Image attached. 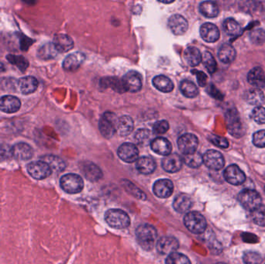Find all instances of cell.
I'll return each instance as SVG.
<instances>
[{
	"label": "cell",
	"mask_w": 265,
	"mask_h": 264,
	"mask_svg": "<svg viewBox=\"0 0 265 264\" xmlns=\"http://www.w3.org/2000/svg\"><path fill=\"white\" fill-rule=\"evenodd\" d=\"M138 244L144 250L150 251L158 242L156 228L148 224L141 225L136 230Z\"/></svg>",
	"instance_id": "1"
},
{
	"label": "cell",
	"mask_w": 265,
	"mask_h": 264,
	"mask_svg": "<svg viewBox=\"0 0 265 264\" xmlns=\"http://www.w3.org/2000/svg\"><path fill=\"white\" fill-rule=\"evenodd\" d=\"M105 220L109 226L117 229H122L127 228L130 224L129 215L121 209L108 210L105 212Z\"/></svg>",
	"instance_id": "2"
},
{
	"label": "cell",
	"mask_w": 265,
	"mask_h": 264,
	"mask_svg": "<svg viewBox=\"0 0 265 264\" xmlns=\"http://www.w3.org/2000/svg\"><path fill=\"white\" fill-rule=\"evenodd\" d=\"M184 224L194 234H201L205 232L207 227L205 217L197 211H190L184 215Z\"/></svg>",
	"instance_id": "3"
},
{
	"label": "cell",
	"mask_w": 265,
	"mask_h": 264,
	"mask_svg": "<svg viewBox=\"0 0 265 264\" xmlns=\"http://www.w3.org/2000/svg\"><path fill=\"white\" fill-rule=\"evenodd\" d=\"M61 188L68 194H78L82 191L84 182L80 176L76 174H68L60 180Z\"/></svg>",
	"instance_id": "4"
},
{
	"label": "cell",
	"mask_w": 265,
	"mask_h": 264,
	"mask_svg": "<svg viewBox=\"0 0 265 264\" xmlns=\"http://www.w3.org/2000/svg\"><path fill=\"white\" fill-rule=\"evenodd\" d=\"M118 120L117 115L111 112H106L102 115L100 120L99 127L100 132L104 137L109 139L117 132Z\"/></svg>",
	"instance_id": "5"
},
{
	"label": "cell",
	"mask_w": 265,
	"mask_h": 264,
	"mask_svg": "<svg viewBox=\"0 0 265 264\" xmlns=\"http://www.w3.org/2000/svg\"><path fill=\"white\" fill-rule=\"evenodd\" d=\"M240 203L247 211H252L262 205V197L255 190L245 189L238 196Z\"/></svg>",
	"instance_id": "6"
},
{
	"label": "cell",
	"mask_w": 265,
	"mask_h": 264,
	"mask_svg": "<svg viewBox=\"0 0 265 264\" xmlns=\"http://www.w3.org/2000/svg\"><path fill=\"white\" fill-rule=\"evenodd\" d=\"M26 170L28 174L36 180L45 179L52 173L51 167L43 161L30 163L26 167Z\"/></svg>",
	"instance_id": "7"
},
{
	"label": "cell",
	"mask_w": 265,
	"mask_h": 264,
	"mask_svg": "<svg viewBox=\"0 0 265 264\" xmlns=\"http://www.w3.org/2000/svg\"><path fill=\"white\" fill-rule=\"evenodd\" d=\"M203 162L207 168L214 170H221L225 164L222 153L214 150L205 152V154L203 155Z\"/></svg>",
	"instance_id": "8"
},
{
	"label": "cell",
	"mask_w": 265,
	"mask_h": 264,
	"mask_svg": "<svg viewBox=\"0 0 265 264\" xmlns=\"http://www.w3.org/2000/svg\"><path fill=\"white\" fill-rule=\"evenodd\" d=\"M199 140L194 134H184L178 140V147L184 155L191 154L196 152Z\"/></svg>",
	"instance_id": "9"
},
{
	"label": "cell",
	"mask_w": 265,
	"mask_h": 264,
	"mask_svg": "<svg viewBox=\"0 0 265 264\" xmlns=\"http://www.w3.org/2000/svg\"><path fill=\"white\" fill-rule=\"evenodd\" d=\"M228 122V130L229 133L234 137H241L245 134V129L243 128L239 115L236 110H229L226 115Z\"/></svg>",
	"instance_id": "10"
},
{
	"label": "cell",
	"mask_w": 265,
	"mask_h": 264,
	"mask_svg": "<svg viewBox=\"0 0 265 264\" xmlns=\"http://www.w3.org/2000/svg\"><path fill=\"white\" fill-rule=\"evenodd\" d=\"M122 85L125 92L138 93L142 88V80L140 74L134 71L126 73L122 79Z\"/></svg>",
	"instance_id": "11"
},
{
	"label": "cell",
	"mask_w": 265,
	"mask_h": 264,
	"mask_svg": "<svg viewBox=\"0 0 265 264\" xmlns=\"http://www.w3.org/2000/svg\"><path fill=\"white\" fill-rule=\"evenodd\" d=\"M157 250L162 255H170L179 249V243L172 236H164L157 242Z\"/></svg>",
	"instance_id": "12"
},
{
	"label": "cell",
	"mask_w": 265,
	"mask_h": 264,
	"mask_svg": "<svg viewBox=\"0 0 265 264\" xmlns=\"http://www.w3.org/2000/svg\"><path fill=\"white\" fill-rule=\"evenodd\" d=\"M224 177L228 183L233 185H241L246 181L245 173L235 164H232L226 168L224 171Z\"/></svg>",
	"instance_id": "13"
},
{
	"label": "cell",
	"mask_w": 265,
	"mask_h": 264,
	"mask_svg": "<svg viewBox=\"0 0 265 264\" xmlns=\"http://www.w3.org/2000/svg\"><path fill=\"white\" fill-rule=\"evenodd\" d=\"M118 156L124 162H135L138 160L139 151L134 144L126 143L119 147Z\"/></svg>",
	"instance_id": "14"
},
{
	"label": "cell",
	"mask_w": 265,
	"mask_h": 264,
	"mask_svg": "<svg viewBox=\"0 0 265 264\" xmlns=\"http://www.w3.org/2000/svg\"><path fill=\"white\" fill-rule=\"evenodd\" d=\"M12 157L19 161H28L32 158L34 151L26 143H18L11 147Z\"/></svg>",
	"instance_id": "15"
},
{
	"label": "cell",
	"mask_w": 265,
	"mask_h": 264,
	"mask_svg": "<svg viewBox=\"0 0 265 264\" xmlns=\"http://www.w3.org/2000/svg\"><path fill=\"white\" fill-rule=\"evenodd\" d=\"M174 191L172 181L168 179H160L154 183L153 191L158 198H166L171 196Z\"/></svg>",
	"instance_id": "16"
},
{
	"label": "cell",
	"mask_w": 265,
	"mask_h": 264,
	"mask_svg": "<svg viewBox=\"0 0 265 264\" xmlns=\"http://www.w3.org/2000/svg\"><path fill=\"white\" fill-rule=\"evenodd\" d=\"M168 26L175 35H183L188 30V23L183 16L175 14L170 17Z\"/></svg>",
	"instance_id": "17"
},
{
	"label": "cell",
	"mask_w": 265,
	"mask_h": 264,
	"mask_svg": "<svg viewBox=\"0 0 265 264\" xmlns=\"http://www.w3.org/2000/svg\"><path fill=\"white\" fill-rule=\"evenodd\" d=\"M183 160L177 153L167 155L162 160V168L165 171L175 173L179 171L183 167Z\"/></svg>",
	"instance_id": "18"
},
{
	"label": "cell",
	"mask_w": 265,
	"mask_h": 264,
	"mask_svg": "<svg viewBox=\"0 0 265 264\" xmlns=\"http://www.w3.org/2000/svg\"><path fill=\"white\" fill-rule=\"evenodd\" d=\"M85 60V55L81 52L71 54L63 61V68L68 72H74L81 66Z\"/></svg>",
	"instance_id": "19"
},
{
	"label": "cell",
	"mask_w": 265,
	"mask_h": 264,
	"mask_svg": "<svg viewBox=\"0 0 265 264\" xmlns=\"http://www.w3.org/2000/svg\"><path fill=\"white\" fill-rule=\"evenodd\" d=\"M19 98L13 95H5L0 98V110L6 113H14L20 108Z\"/></svg>",
	"instance_id": "20"
},
{
	"label": "cell",
	"mask_w": 265,
	"mask_h": 264,
	"mask_svg": "<svg viewBox=\"0 0 265 264\" xmlns=\"http://www.w3.org/2000/svg\"><path fill=\"white\" fill-rule=\"evenodd\" d=\"M81 170L87 179L92 182L98 181L102 177V172L100 168L92 162H83L81 164Z\"/></svg>",
	"instance_id": "21"
},
{
	"label": "cell",
	"mask_w": 265,
	"mask_h": 264,
	"mask_svg": "<svg viewBox=\"0 0 265 264\" xmlns=\"http://www.w3.org/2000/svg\"><path fill=\"white\" fill-rule=\"evenodd\" d=\"M200 34L202 38L208 43H214L220 38V33L218 27L213 23H206L200 28Z\"/></svg>",
	"instance_id": "22"
},
{
	"label": "cell",
	"mask_w": 265,
	"mask_h": 264,
	"mask_svg": "<svg viewBox=\"0 0 265 264\" xmlns=\"http://www.w3.org/2000/svg\"><path fill=\"white\" fill-rule=\"evenodd\" d=\"M247 81L250 85L257 89L265 88V75L263 69L259 67L253 68L247 75Z\"/></svg>",
	"instance_id": "23"
},
{
	"label": "cell",
	"mask_w": 265,
	"mask_h": 264,
	"mask_svg": "<svg viewBox=\"0 0 265 264\" xmlns=\"http://www.w3.org/2000/svg\"><path fill=\"white\" fill-rule=\"evenodd\" d=\"M53 44L55 45L57 51L61 53L68 52L74 47L73 40L66 34H57L54 38Z\"/></svg>",
	"instance_id": "24"
},
{
	"label": "cell",
	"mask_w": 265,
	"mask_h": 264,
	"mask_svg": "<svg viewBox=\"0 0 265 264\" xmlns=\"http://www.w3.org/2000/svg\"><path fill=\"white\" fill-rule=\"evenodd\" d=\"M151 147L155 153L162 156L171 154V144L166 138L158 137L151 142Z\"/></svg>",
	"instance_id": "25"
},
{
	"label": "cell",
	"mask_w": 265,
	"mask_h": 264,
	"mask_svg": "<svg viewBox=\"0 0 265 264\" xmlns=\"http://www.w3.org/2000/svg\"><path fill=\"white\" fill-rule=\"evenodd\" d=\"M18 85L21 93L24 94H29L34 93L37 90L38 81L37 78L33 76H26L19 80Z\"/></svg>",
	"instance_id": "26"
},
{
	"label": "cell",
	"mask_w": 265,
	"mask_h": 264,
	"mask_svg": "<svg viewBox=\"0 0 265 264\" xmlns=\"http://www.w3.org/2000/svg\"><path fill=\"white\" fill-rule=\"evenodd\" d=\"M136 168L141 174H151L156 169V163L151 157H141L137 161Z\"/></svg>",
	"instance_id": "27"
},
{
	"label": "cell",
	"mask_w": 265,
	"mask_h": 264,
	"mask_svg": "<svg viewBox=\"0 0 265 264\" xmlns=\"http://www.w3.org/2000/svg\"><path fill=\"white\" fill-rule=\"evenodd\" d=\"M134 130V121L130 116L124 115L119 119L117 132L121 136H126L131 133Z\"/></svg>",
	"instance_id": "28"
},
{
	"label": "cell",
	"mask_w": 265,
	"mask_h": 264,
	"mask_svg": "<svg viewBox=\"0 0 265 264\" xmlns=\"http://www.w3.org/2000/svg\"><path fill=\"white\" fill-rule=\"evenodd\" d=\"M245 100L253 106H261L265 101V94L261 89L257 88L249 89L245 94Z\"/></svg>",
	"instance_id": "29"
},
{
	"label": "cell",
	"mask_w": 265,
	"mask_h": 264,
	"mask_svg": "<svg viewBox=\"0 0 265 264\" xmlns=\"http://www.w3.org/2000/svg\"><path fill=\"white\" fill-rule=\"evenodd\" d=\"M192 202L191 198L185 194H179L175 198L173 207L179 213H185L192 207Z\"/></svg>",
	"instance_id": "30"
},
{
	"label": "cell",
	"mask_w": 265,
	"mask_h": 264,
	"mask_svg": "<svg viewBox=\"0 0 265 264\" xmlns=\"http://www.w3.org/2000/svg\"><path fill=\"white\" fill-rule=\"evenodd\" d=\"M236 51L231 44H225L220 47L218 52V57L222 62L229 64L233 62L236 58Z\"/></svg>",
	"instance_id": "31"
},
{
	"label": "cell",
	"mask_w": 265,
	"mask_h": 264,
	"mask_svg": "<svg viewBox=\"0 0 265 264\" xmlns=\"http://www.w3.org/2000/svg\"><path fill=\"white\" fill-rule=\"evenodd\" d=\"M153 85L162 93H169L174 89L172 81L164 75H158L154 77L153 79Z\"/></svg>",
	"instance_id": "32"
},
{
	"label": "cell",
	"mask_w": 265,
	"mask_h": 264,
	"mask_svg": "<svg viewBox=\"0 0 265 264\" xmlns=\"http://www.w3.org/2000/svg\"><path fill=\"white\" fill-rule=\"evenodd\" d=\"M42 161L47 163L51 170L56 172H61L65 169L66 164L62 159L55 155H46L42 157Z\"/></svg>",
	"instance_id": "33"
},
{
	"label": "cell",
	"mask_w": 265,
	"mask_h": 264,
	"mask_svg": "<svg viewBox=\"0 0 265 264\" xmlns=\"http://www.w3.org/2000/svg\"><path fill=\"white\" fill-rule=\"evenodd\" d=\"M184 58L190 66L196 67L202 61V55L196 47H189L184 51Z\"/></svg>",
	"instance_id": "34"
},
{
	"label": "cell",
	"mask_w": 265,
	"mask_h": 264,
	"mask_svg": "<svg viewBox=\"0 0 265 264\" xmlns=\"http://www.w3.org/2000/svg\"><path fill=\"white\" fill-rule=\"evenodd\" d=\"M200 10L203 16L208 18H214L219 15V7L217 4L211 1H206L200 4Z\"/></svg>",
	"instance_id": "35"
},
{
	"label": "cell",
	"mask_w": 265,
	"mask_h": 264,
	"mask_svg": "<svg viewBox=\"0 0 265 264\" xmlns=\"http://www.w3.org/2000/svg\"><path fill=\"white\" fill-rule=\"evenodd\" d=\"M58 53L59 51H57L53 43H47L40 47L38 56L43 60H50V59L55 58Z\"/></svg>",
	"instance_id": "36"
},
{
	"label": "cell",
	"mask_w": 265,
	"mask_h": 264,
	"mask_svg": "<svg viewBox=\"0 0 265 264\" xmlns=\"http://www.w3.org/2000/svg\"><path fill=\"white\" fill-rule=\"evenodd\" d=\"M180 90L187 98H195L199 94V89L196 87V85L192 81L188 80H184L181 83Z\"/></svg>",
	"instance_id": "37"
},
{
	"label": "cell",
	"mask_w": 265,
	"mask_h": 264,
	"mask_svg": "<svg viewBox=\"0 0 265 264\" xmlns=\"http://www.w3.org/2000/svg\"><path fill=\"white\" fill-rule=\"evenodd\" d=\"M122 185L125 190L129 194H131L132 196L135 197L136 198H138L140 200L144 201L147 199V196H146L145 193L143 191H141V189H138L135 185L131 183L130 181L124 180L122 181Z\"/></svg>",
	"instance_id": "38"
},
{
	"label": "cell",
	"mask_w": 265,
	"mask_h": 264,
	"mask_svg": "<svg viewBox=\"0 0 265 264\" xmlns=\"http://www.w3.org/2000/svg\"><path fill=\"white\" fill-rule=\"evenodd\" d=\"M224 29L225 32L229 36H237L241 32V27L239 23H237L233 18H228L224 21Z\"/></svg>",
	"instance_id": "39"
},
{
	"label": "cell",
	"mask_w": 265,
	"mask_h": 264,
	"mask_svg": "<svg viewBox=\"0 0 265 264\" xmlns=\"http://www.w3.org/2000/svg\"><path fill=\"white\" fill-rule=\"evenodd\" d=\"M183 160L187 166L192 168H200L203 163V157L199 152L184 155Z\"/></svg>",
	"instance_id": "40"
},
{
	"label": "cell",
	"mask_w": 265,
	"mask_h": 264,
	"mask_svg": "<svg viewBox=\"0 0 265 264\" xmlns=\"http://www.w3.org/2000/svg\"><path fill=\"white\" fill-rule=\"evenodd\" d=\"M253 222L259 226H265V206L261 205L251 211Z\"/></svg>",
	"instance_id": "41"
},
{
	"label": "cell",
	"mask_w": 265,
	"mask_h": 264,
	"mask_svg": "<svg viewBox=\"0 0 265 264\" xmlns=\"http://www.w3.org/2000/svg\"><path fill=\"white\" fill-rule=\"evenodd\" d=\"M6 59H7L8 61L10 64L18 67L22 72H24V71L26 70V68H28V60H26L23 56H20V55L17 56V55H8Z\"/></svg>",
	"instance_id": "42"
},
{
	"label": "cell",
	"mask_w": 265,
	"mask_h": 264,
	"mask_svg": "<svg viewBox=\"0 0 265 264\" xmlns=\"http://www.w3.org/2000/svg\"><path fill=\"white\" fill-rule=\"evenodd\" d=\"M202 60H203L204 66L206 68L209 74H213L216 72L217 64H216V60H215L212 54L206 51L202 56Z\"/></svg>",
	"instance_id": "43"
},
{
	"label": "cell",
	"mask_w": 265,
	"mask_h": 264,
	"mask_svg": "<svg viewBox=\"0 0 265 264\" xmlns=\"http://www.w3.org/2000/svg\"><path fill=\"white\" fill-rule=\"evenodd\" d=\"M166 264H191L189 259L183 253H175L168 255Z\"/></svg>",
	"instance_id": "44"
},
{
	"label": "cell",
	"mask_w": 265,
	"mask_h": 264,
	"mask_svg": "<svg viewBox=\"0 0 265 264\" xmlns=\"http://www.w3.org/2000/svg\"><path fill=\"white\" fill-rule=\"evenodd\" d=\"M243 261L245 264H262L263 258L259 253L249 251L244 254Z\"/></svg>",
	"instance_id": "45"
},
{
	"label": "cell",
	"mask_w": 265,
	"mask_h": 264,
	"mask_svg": "<svg viewBox=\"0 0 265 264\" xmlns=\"http://www.w3.org/2000/svg\"><path fill=\"white\" fill-rule=\"evenodd\" d=\"M250 39L253 44L260 45L265 42V31L263 29H256L250 34Z\"/></svg>",
	"instance_id": "46"
},
{
	"label": "cell",
	"mask_w": 265,
	"mask_h": 264,
	"mask_svg": "<svg viewBox=\"0 0 265 264\" xmlns=\"http://www.w3.org/2000/svg\"><path fill=\"white\" fill-rule=\"evenodd\" d=\"M103 81L105 83V86H110L113 90L117 91L118 93H124L125 89L122 85V81H120L116 77H108L106 81Z\"/></svg>",
	"instance_id": "47"
},
{
	"label": "cell",
	"mask_w": 265,
	"mask_h": 264,
	"mask_svg": "<svg viewBox=\"0 0 265 264\" xmlns=\"http://www.w3.org/2000/svg\"><path fill=\"white\" fill-rule=\"evenodd\" d=\"M253 119L260 124H265V108L262 106H257L252 111Z\"/></svg>",
	"instance_id": "48"
},
{
	"label": "cell",
	"mask_w": 265,
	"mask_h": 264,
	"mask_svg": "<svg viewBox=\"0 0 265 264\" xmlns=\"http://www.w3.org/2000/svg\"><path fill=\"white\" fill-rule=\"evenodd\" d=\"M169 130V124L166 120L158 121L154 123L153 127V131L154 133L156 134H164L167 132Z\"/></svg>",
	"instance_id": "49"
},
{
	"label": "cell",
	"mask_w": 265,
	"mask_h": 264,
	"mask_svg": "<svg viewBox=\"0 0 265 264\" xmlns=\"http://www.w3.org/2000/svg\"><path fill=\"white\" fill-rule=\"evenodd\" d=\"M253 143L257 147L260 148L265 147V131L256 132L253 136Z\"/></svg>",
	"instance_id": "50"
},
{
	"label": "cell",
	"mask_w": 265,
	"mask_h": 264,
	"mask_svg": "<svg viewBox=\"0 0 265 264\" xmlns=\"http://www.w3.org/2000/svg\"><path fill=\"white\" fill-rule=\"evenodd\" d=\"M209 140L216 147H220V148L226 149L229 147V142L227 141L226 138L222 137V136L212 135L209 136Z\"/></svg>",
	"instance_id": "51"
},
{
	"label": "cell",
	"mask_w": 265,
	"mask_h": 264,
	"mask_svg": "<svg viewBox=\"0 0 265 264\" xmlns=\"http://www.w3.org/2000/svg\"><path fill=\"white\" fill-rule=\"evenodd\" d=\"M150 132L147 130H140L135 135L136 141L138 144H145L150 139Z\"/></svg>",
	"instance_id": "52"
},
{
	"label": "cell",
	"mask_w": 265,
	"mask_h": 264,
	"mask_svg": "<svg viewBox=\"0 0 265 264\" xmlns=\"http://www.w3.org/2000/svg\"><path fill=\"white\" fill-rule=\"evenodd\" d=\"M12 157L11 147L6 144H0V159L5 160Z\"/></svg>",
	"instance_id": "53"
},
{
	"label": "cell",
	"mask_w": 265,
	"mask_h": 264,
	"mask_svg": "<svg viewBox=\"0 0 265 264\" xmlns=\"http://www.w3.org/2000/svg\"><path fill=\"white\" fill-rule=\"evenodd\" d=\"M192 73L196 74V77H197L198 83L201 87H205L207 84L206 75L204 72H200V71H192Z\"/></svg>",
	"instance_id": "54"
},
{
	"label": "cell",
	"mask_w": 265,
	"mask_h": 264,
	"mask_svg": "<svg viewBox=\"0 0 265 264\" xmlns=\"http://www.w3.org/2000/svg\"><path fill=\"white\" fill-rule=\"evenodd\" d=\"M207 92L209 93L211 96H213V98H216L218 100H222L223 98H224L222 93H220V91L215 87V85H212V84L209 85Z\"/></svg>",
	"instance_id": "55"
},
{
	"label": "cell",
	"mask_w": 265,
	"mask_h": 264,
	"mask_svg": "<svg viewBox=\"0 0 265 264\" xmlns=\"http://www.w3.org/2000/svg\"><path fill=\"white\" fill-rule=\"evenodd\" d=\"M21 43V49L23 51H27L28 47L32 44V40L29 39V38L23 37V40L20 42Z\"/></svg>",
	"instance_id": "56"
},
{
	"label": "cell",
	"mask_w": 265,
	"mask_h": 264,
	"mask_svg": "<svg viewBox=\"0 0 265 264\" xmlns=\"http://www.w3.org/2000/svg\"><path fill=\"white\" fill-rule=\"evenodd\" d=\"M4 71H5V67H4V64H2V63H0V73L4 72Z\"/></svg>",
	"instance_id": "57"
},
{
	"label": "cell",
	"mask_w": 265,
	"mask_h": 264,
	"mask_svg": "<svg viewBox=\"0 0 265 264\" xmlns=\"http://www.w3.org/2000/svg\"><path fill=\"white\" fill-rule=\"evenodd\" d=\"M224 264V263H219V264Z\"/></svg>",
	"instance_id": "58"
},
{
	"label": "cell",
	"mask_w": 265,
	"mask_h": 264,
	"mask_svg": "<svg viewBox=\"0 0 265 264\" xmlns=\"http://www.w3.org/2000/svg\"></svg>",
	"instance_id": "59"
}]
</instances>
